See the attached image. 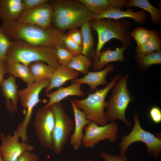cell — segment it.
Wrapping results in <instances>:
<instances>
[{
	"mask_svg": "<svg viewBox=\"0 0 161 161\" xmlns=\"http://www.w3.org/2000/svg\"><path fill=\"white\" fill-rule=\"evenodd\" d=\"M1 26L13 41H21L34 46L65 47L63 31L55 27L44 29L18 21L2 22Z\"/></svg>",
	"mask_w": 161,
	"mask_h": 161,
	"instance_id": "obj_1",
	"label": "cell"
},
{
	"mask_svg": "<svg viewBox=\"0 0 161 161\" xmlns=\"http://www.w3.org/2000/svg\"><path fill=\"white\" fill-rule=\"evenodd\" d=\"M52 10V23L63 31L78 28L90 21L93 14L83 4L74 0H49Z\"/></svg>",
	"mask_w": 161,
	"mask_h": 161,
	"instance_id": "obj_2",
	"label": "cell"
},
{
	"mask_svg": "<svg viewBox=\"0 0 161 161\" xmlns=\"http://www.w3.org/2000/svg\"><path fill=\"white\" fill-rule=\"evenodd\" d=\"M91 28L97 34L98 41L94 60L98 56L105 44L113 38L120 40L127 48L132 45L130 30L133 24L126 19H92Z\"/></svg>",
	"mask_w": 161,
	"mask_h": 161,
	"instance_id": "obj_3",
	"label": "cell"
},
{
	"mask_svg": "<svg viewBox=\"0 0 161 161\" xmlns=\"http://www.w3.org/2000/svg\"><path fill=\"white\" fill-rule=\"evenodd\" d=\"M5 61L7 62H18L27 65L35 62L42 61L55 69L60 66L55 48L34 46L19 40L13 41Z\"/></svg>",
	"mask_w": 161,
	"mask_h": 161,
	"instance_id": "obj_4",
	"label": "cell"
},
{
	"mask_svg": "<svg viewBox=\"0 0 161 161\" xmlns=\"http://www.w3.org/2000/svg\"><path fill=\"white\" fill-rule=\"evenodd\" d=\"M129 76L128 74L119 75L107 101V109L105 114L108 122L118 120L127 126L132 127L131 123L127 120L125 116L128 105L134 100V97L128 89L127 81Z\"/></svg>",
	"mask_w": 161,
	"mask_h": 161,
	"instance_id": "obj_5",
	"label": "cell"
},
{
	"mask_svg": "<svg viewBox=\"0 0 161 161\" xmlns=\"http://www.w3.org/2000/svg\"><path fill=\"white\" fill-rule=\"evenodd\" d=\"M119 75L117 74L111 81L103 89H97L94 92H89L83 99H72L76 106L85 114L87 118L100 126L107 124L104 109L107 107L106 96L117 81Z\"/></svg>",
	"mask_w": 161,
	"mask_h": 161,
	"instance_id": "obj_6",
	"label": "cell"
},
{
	"mask_svg": "<svg viewBox=\"0 0 161 161\" xmlns=\"http://www.w3.org/2000/svg\"><path fill=\"white\" fill-rule=\"evenodd\" d=\"M50 82V79L45 78L27 85L26 88L18 91V98L24 108V117L15 132L21 138L22 142L28 141L27 129L31 119L33 109L41 101L39 97L41 91L48 86Z\"/></svg>",
	"mask_w": 161,
	"mask_h": 161,
	"instance_id": "obj_7",
	"label": "cell"
},
{
	"mask_svg": "<svg viewBox=\"0 0 161 161\" xmlns=\"http://www.w3.org/2000/svg\"><path fill=\"white\" fill-rule=\"evenodd\" d=\"M134 125L130 132L122 137L119 144L120 154L126 153L129 147L137 142L144 143L147 147V154L158 159L161 153V140L160 136H155L149 131L143 129L141 126L139 116L137 113L134 115Z\"/></svg>",
	"mask_w": 161,
	"mask_h": 161,
	"instance_id": "obj_8",
	"label": "cell"
},
{
	"mask_svg": "<svg viewBox=\"0 0 161 161\" xmlns=\"http://www.w3.org/2000/svg\"><path fill=\"white\" fill-rule=\"evenodd\" d=\"M55 117L52 136V149L56 154L62 151L74 128L72 120L65 111L61 102L51 106Z\"/></svg>",
	"mask_w": 161,
	"mask_h": 161,
	"instance_id": "obj_9",
	"label": "cell"
},
{
	"mask_svg": "<svg viewBox=\"0 0 161 161\" xmlns=\"http://www.w3.org/2000/svg\"><path fill=\"white\" fill-rule=\"evenodd\" d=\"M84 130L82 144L89 148H94L98 142L105 140L111 142H115L119 131L118 126L114 121L103 126H99L91 121Z\"/></svg>",
	"mask_w": 161,
	"mask_h": 161,
	"instance_id": "obj_10",
	"label": "cell"
},
{
	"mask_svg": "<svg viewBox=\"0 0 161 161\" xmlns=\"http://www.w3.org/2000/svg\"><path fill=\"white\" fill-rule=\"evenodd\" d=\"M55 121L52 106H44L38 110L34 121L35 132L39 142L44 147L51 149Z\"/></svg>",
	"mask_w": 161,
	"mask_h": 161,
	"instance_id": "obj_11",
	"label": "cell"
},
{
	"mask_svg": "<svg viewBox=\"0 0 161 161\" xmlns=\"http://www.w3.org/2000/svg\"><path fill=\"white\" fill-rule=\"evenodd\" d=\"M52 15L51 6L48 2L23 11L18 21L49 29L52 27Z\"/></svg>",
	"mask_w": 161,
	"mask_h": 161,
	"instance_id": "obj_12",
	"label": "cell"
},
{
	"mask_svg": "<svg viewBox=\"0 0 161 161\" xmlns=\"http://www.w3.org/2000/svg\"><path fill=\"white\" fill-rule=\"evenodd\" d=\"M0 137L2 143L0 150L4 161H16L24 152L31 151L34 149L32 145L26 142H20L19 137L15 132L13 136L5 135L1 133Z\"/></svg>",
	"mask_w": 161,
	"mask_h": 161,
	"instance_id": "obj_13",
	"label": "cell"
},
{
	"mask_svg": "<svg viewBox=\"0 0 161 161\" xmlns=\"http://www.w3.org/2000/svg\"><path fill=\"white\" fill-rule=\"evenodd\" d=\"M74 116V129L70 137V143L75 151L80 148L83 136V130L91 122L87 119L85 113L75 105L72 99H70Z\"/></svg>",
	"mask_w": 161,
	"mask_h": 161,
	"instance_id": "obj_14",
	"label": "cell"
},
{
	"mask_svg": "<svg viewBox=\"0 0 161 161\" xmlns=\"http://www.w3.org/2000/svg\"><path fill=\"white\" fill-rule=\"evenodd\" d=\"M126 18H131L136 22L143 24L147 21L148 16L145 11L143 10L134 12L130 9L123 11L119 9L111 8L98 14H93L92 19L110 18L117 19Z\"/></svg>",
	"mask_w": 161,
	"mask_h": 161,
	"instance_id": "obj_15",
	"label": "cell"
},
{
	"mask_svg": "<svg viewBox=\"0 0 161 161\" xmlns=\"http://www.w3.org/2000/svg\"><path fill=\"white\" fill-rule=\"evenodd\" d=\"M114 69V65L109 64L101 70L96 72L89 71L84 77L77 78L71 81L73 83H78L87 84L90 87V92H94L97 89L98 86L102 85H107L109 84V83L106 79V76Z\"/></svg>",
	"mask_w": 161,
	"mask_h": 161,
	"instance_id": "obj_16",
	"label": "cell"
},
{
	"mask_svg": "<svg viewBox=\"0 0 161 161\" xmlns=\"http://www.w3.org/2000/svg\"><path fill=\"white\" fill-rule=\"evenodd\" d=\"M16 78L12 75H10L7 78L4 80L0 85L2 94L6 99V108L10 114L18 109V91Z\"/></svg>",
	"mask_w": 161,
	"mask_h": 161,
	"instance_id": "obj_17",
	"label": "cell"
},
{
	"mask_svg": "<svg viewBox=\"0 0 161 161\" xmlns=\"http://www.w3.org/2000/svg\"><path fill=\"white\" fill-rule=\"evenodd\" d=\"M94 15L98 14L111 8L122 10L129 0H76Z\"/></svg>",
	"mask_w": 161,
	"mask_h": 161,
	"instance_id": "obj_18",
	"label": "cell"
},
{
	"mask_svg": "<svg viewBox=\"0 0 161 161\" xmlns=\"http://www.w3.org/2000/svg\"><path fill=\"white\" fill-rule=\"evenodd\" d=\"M82 84L78 83H73L67 86L59 87L55 91L46 94V96L49 98V100L44 106H51L70 96H85V93L81 89Z\"/></svg>",
	"mask_w": 161,
	"mask_h": 161,
	"instance_id": "obj_19",
	"label": "cell"
},
{
	"mask_svg": "<svg viewBox=\"0 0 161 161\" xmlns=\"http://www.w3.org/2000/svg\"><path fill=\"white\" fill-rule=\"evenodd\" d=\"M23 11L21 0H1L0 19L2 22L18 21Z\"/></svg>",
	"mask_w": 161,
	"mask_h": 161,
	"instance_id": "obj_20",
	"label": "cell"
},
{
	"mask_svg": "<svg viewBox=\"0 0 161 161\" xmlns=\"http://www.w3.org/2000/svg\"><path fill=\"white\" fill-rule=\"evenodd\" d=\"M79 73L66 66H60L55 69L50 79L49 84L45 89L46 94L53 89L60 87L67 81L78 78Z\"/></svg>",
	"mask_w": 161,
	"mask_h": 161,
	"instance_id": "obj_21",
	"label": "cell"
},
{
	"mask_svg": "<svg viewBox=\"0 0 161 161\" xmlns=\"http://www.w3.org/2000/svg\"><path fill=\"white\" fill-rule=\"evenodd\" d=\"M127 48L123 46L120 48H116L114 50L108 49L101 51L97 58L93 60V69L95 71L101 69L106 65L112 62H124L125 59L123 52Z\"/></svg>",
	"mask_w": 161,
	"mask_h": 161,
	"instance_id": "obj_22",
	"label": "cell"
},
{
	"mask_svg": "<svg viewBox=\"0 0 161 161\" xmlns=\"http://www.w3.org/2000/svg\"><path fill=\"white\" fill-rule=\"evenodd\" d=\"M134 58L140 70L145 72L152 65L161 64V51L150 52L136 51Z\"/></svg>",
	"mask_w": 161,
	"mask_h": 161,
	"instance_id": "obj_23",
	"label": "cell"
},
{
	"mask_svg": "<svg viewBox=\"0 0 161 161\" xmlns=\"http://www.w3.org/2000/svg\"><path fill=\"white\" fill-rule=\"evenodd\" d=\"M7 63V74L21 78L27 85L34 82L28 65L18 62Z\"/></svg>",
	"mask_w": 161,
	"mask_h": 161,
	"instance_id": "obj_24",
	"label": "cell"
},
{
	"mask_svg": "<svg viewBox=\"0 0 161 161\" xmlns=\"http://www.w3.org/2000/svg\"><path fill=\"white\" fill-rule=\"evenodd\" d=\"M34 82L45 78L50 79L55 69L42 61H37L28 65Z\"/></svg>",
	"mask_w": 161,
	"mask_h": 161,
	"instance_id": "obj_25",
	"label": "cell"
},
{
	"mask_svg": "<svg viewBox=\"0 0 161 161\" xmlns=\"http://www.w3.org/2000/svg\"><path fill=\"white\" fill-rule=\"evenodd\" d=\"M137 7L148 13L151 16L150 21L154 25L161 22V13L160 10L154 6L148 0H130L126 8Z\"/></svg>",
	"mask_w": 161,
	"mask_h": 161,
	"instance_id": "obj_26",
	"label": "cell"
},
{
	"mask_svg": "<svg viewBox=\"0 0 161 161\" xmlns=\"http://www.w3.org/2000/svg\"><path fill=\"white\" fill-rule=\"evenodd\" d=\"M82 37V54L87 56L93 49L94 39L92 32L90 21L86 22L81 26Z\"/></svg>",
	"mask_w": 161,
	"mask_h": 161,
	"instance_id": "obj_27",
	"label": "cell"
},
{
	"mask_svg": "<svg viewBox=\"0 0 161 161\" xmlns=\"http://www.w3.org/2000/svg\"><path fill=\"white\" fill-rule=\"evenodd\" d=\"M92 64L87 56L81 54L75 55L66 66L85 75Z\"/></svg>",
	"mask_w": 161,
	"mask_h": 161,
	"instance_id": "obj_28",
	"label": "cell"
},
{
	"mask_svg": "<svg viewBox=\"0 0 161 161\" xmlns=\"http://www.w3.org/2000/svg\"><path fill=\"white\" fill-rule=\"evenodd\" d=\"M157 30H148L139 27L131 31V36L135 40L137 47L142 46L148 42L156 33Z\"/></svg>",
	"mask_w": 161,
	"mask_h": 161,
	"instance_id": "obj_29",
	"label": "cell"
},
{
	"mask_svg": "<svg viewBox=\"0 0 161 161\" xmlns=\"http://www.w3.org/2000/svg\"><path fill=\"white\" fill-rule=\"evenodd\" d=\"M160 51H161V36L158 30L146 44L141 47L136 48V52H150Z\"/></svg>",
	"mask_w": 161,
	"mask_h": 161,
	"instance_id": "obj_30",
	"label": "cell"
},
{
	"mask_svg": "<svg viewBox=\"0 0 161 161\" xmlns=\"http://www.w3.org/2000/svg\"><path fill=\"white\" fill-rule=\"evenodd\" d=\"M12 42L13 40L5 34L2 27L0 25V60L5 61L7 53Z\"/></svg>",
	"mask_w": 161,
	"mask_h": 161,
	"instance_id": "obj_31",
	"label": "cell"
},
{
	"mask_svg": "<svg viewBox=\"0 0 161 161\" xmlns=\"http://www.w3.org/2000/svg\"><path fill=\"white\" fill-rule=\"evenodd\" d=\"M56 54L60 66H66L75 55L65 47H61L56 48Z\"/></svg>",
	"mask_w": 161,
	"mask_h": 161,
	"instance_id": "obj_32",
	"label": "cell"
},
{
	"mask_svg": "<svg viewBox=\"0 0 161 161\" xmlns=\"http://www.w3.org/2000/svg\"><path fill=\"white\" fill-rule=\"evenodd\" d=\"M63 41L65 48L75 55L82 54V47L73 41L68 35H64Z\"/></svg>",
	"mask_w": 161,
	"mask_h": 161,
	"instance_id": "obj_33",
	"label": "cell"
},
{
	"mask_svg": "<svg viewBox=\"0 0 161 161\" xmlns=\"http://www.w3.org/2000/svg\"><path fill=\"white\" fill-rule=\"evenodd\" d=\"M100 156L104 161H128L126 153L113 155L106 152L102 151L100 152Z\"/></svg>",
	"mask_w": 161,
	"mask_h": 161,
	"instance_id": "obj_34",
	"label": "cell"
},
{
	"mask_svg": "<svg viewBox=\"0 0 161 161\" xmlns=\"http://www.w3.org/2000/svg\"><path fill=\"white\" fill-rule=\"evenodd\" d=\"M149 115L151 120L156 124L161 122V110L157 106H154L151 108L149 112Z\"/></svg>",
	"mask_w": 161,
	"mask_h": 161,
	"instance_id": "obj_35",
	"label": "cell"
},
{
	"mask_svg": "<svg viewBox=\"0 0 161 161\" xmlns=\"http://www.w3.org/2000/svg\"><path fill=\"white\" fill-rule=\"evenodd\" d=\"M67 35L78 44L82 47V37L80 30L78 28L69 29Z\"/></svg>",
	"mask_w": 161,
	"mask_h": 161,
	"instance_id": "obj_36",
	"label": "cell"
},
{
	"mask_svg": "<svg viewBox=\"0 0 161 161\" xmlns=\"http://www.w3.org/2000/svg\"><path fill=\"white\" fill-rule=\"evenodd\" d=\"M49 0H21L23 11L48 2Z\"/></svg>",
	"mask_w": 161,
	"mask_h": 161,
	"instance_id": "obj_37",
	"label": "cell"
},
{
	"mask_svg": "<svg viewBox=\"0 0 161 161\" xmlns=\"http://www.w3.org/2000/svg\"><path fill=\"white\" fill-rule=\"evenodd\" d=\"M39 156L37 154L30 151L24 152L17 159L16 161H38Z\"/></svg>",
	"mask_w": 161,
	"mask_h": 161,
	"instance_id": "obj_38",
	"label": "cell"
},
{
	"mask_svg": "<svg viewBox=\"0 0 161 161\" xmlns=\"http://www.w3.org/2000/svg\"><path fill=\"white\" fill-rule=\"evenodd\" d=\"M7 63L5 61L0 60V85L4 79V75L7 74Z\"/></svg>",
	"mask_w": 161,
	"mask_h": 161,
	"instance_id": "obj_39",
	"label": "cell"
},
{
	"mask_svg": "<svg viewBox=\"0 0 161 161\" xmlns=\"http://www.w3.org/2000/svg\"><path fill=\"white\" fill-rule=\"evenodd\" d=\"M0 161H4L0 150Z\"/></svg>",
	"mask_w": 161,
	"mask_h": 161,
	"instance_id": "obj_40",
	"label": "cell"
},
{
	"mask_svg": "<svg viewBox=\"0 0 161 161\" xmlns=\"http://www.w3.org/2000/svg\"><path fill=\"white\" fill-rule=\"evenodd\" d=\"M79 161H93V160L90 158L86 159L84 160H80Z\"/></svg>",
	"mask_w": 161,
	"mask_h": 161,
	"instance_id": "obj_41",
	"label": "cell"
},
{
	"mask_svg": "<svg viewBox=\"0 0 161 161\" xmlns=\"http://www.w3.org/2000/svg\"><path fill=\"white\" fill-rule=\"evenodd\" d=\"M1 0H0V2H1Z\"/></svg>",
	"mask_w": 161,
	"mask_h": 161,
	"instance_id": "obj_42",
	"label": "cell"
}]
</instances>
